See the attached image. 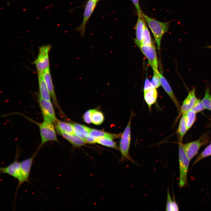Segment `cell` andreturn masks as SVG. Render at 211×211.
I'll return each mask as SVG.
<instances>
[{"mask_svg":"<svg viewBox=\"0 0 211 211\" xmlns=\"http://www.w3.org/2000/svg\"><path fill=\"white\" fill-rule=\"evenodd\" d=\"M38 102L44 119L55 123L57 119L51 101L46 100L39 96Z\"/></svg>","mask_w":211,"mask_h":211,"instance_id":"cell-7","label":"cell"},{"mask_svg":"<svg viewBox=\"0 0 211 211\" xmlns=\"http://www.w3.org/2000/svg\"><path fill=\"white\" fill-rule=\"evenodd\" d=\"M18 154L16 153L14 161L8 166L1 167V173L8 174L17 180L19 178L21 171L20 162L18 161Z\"/></svg>","mask_w":211,"mask_h":211,"instance_id":"cell-11","label":"cell"},{"mask_svg":"<svg viewBox=\"0 0 211 211\" xmlns=\"http://www.w3.org/2000/svg\"><path fill=\"white\" fill-rule=\"evenodd\" d=\"M187 130L185 114L184 113L182 114L178 126V132L179 137V140L182 141L183 137Z\"/></svg>","mask_w":211,"mask_h":211,"instance_id":"cell-24","label":"cell"},{"mask_svg":"<svg viewBox=\"0 0 211 211\" xmlns=\"http://www.w3.org/2000/svg\"><path fill=\"white\" fill-rule=\"evenodd\" d=\"M211 155V143L197 157L195 161V164L201 159Z\"/></svg>","mask_w":211,"mask_h":211,"instance_id":"cell-29","label":"cell"},{"mask_svg":"<svg viewBox=\"0 0 211 211\" xmlns=\"http://www.w3.org/2000/svg\"><path fill=\"white\" fill-rule=\"evenodd\" d=\"M202 101L205 108L211 111V95L208 87L206 88L204 96Z\"/></svg>","mask_w":211,"mask_h":211,"instance_id":"cell-27","label":"cell"},{"mask_svg":"<svg viewBox=\"0 0 211 211\" xmlns=\"http://www.w3.org/2000/svg\"><path fill=\"white\" fill-rule=\"evenodd\" d=\"M96 143L102 145L118 149V148L116 143L113 140V139L109 137H101L96 138Z\"/></svg>","mask_w":211,"mask_h":211,"instance_id":"cell-23","label":"cell"},{"mask_svg":"<svg viewBox=\"0 0 211 211\" xmlns=\"http://www.w3.org/2000/svg\"><path fill=\"white\" fill-rule=\"evenodd\" d=\"M142 17L150 28L156 41L158 50L164 35L168 30L169 22H161L149 17L143 13Z\"/></svg>","mask_w":211,"mask_h":211,"instance_id":"cell-1","label":"cell"},{"mask_svg":"<svg viewBox=\"0 0 211 211\" xmlns=\"http://www.w3.org/2000/svg\"><path fill=\"white\" fill-rule=\"evenodd\" d=\"M144 97L150 111L152 106L156 101L157 92L155 87L144 90Z\"/></svg>","mask_w":211,"mask_h":211,"instance_id":"cell-16","label":"cell"},{"mask_svg":"<svg viewBox=\"0 0 211 211\" xmlns=\"http://www.w3.org/2000/svg\"><path fill=\"white\" fill-rule=\"evenodd\" d=\"M145 22L142 17L138 16L136 25V38L135 42L139 47L142 45Z\"/></svg>","mask_w":211,"mask_h":211,"instance_id":"cell-15","label":"cell"},{"mask_svg":"<svg viewBox=\"0 0 211 211\" xmlns=\"http://www.w3.org/2000/svg\"><path fill=\"white\" fill-rule=\"evenodd\" d=\"M205 109V108L202 100L197 98L192 110L197 113L200 112Z\"/></svg>","mask_w":211,"mask_h":211,"instance_id":"cell-30","label":"cell"},{"mask_svg":"<svg viewBox=\"0 0 211 211\" xmlns=\"http://www.w3.org/2000/svg\"><path fill=\"white\" fill-rule=\"evenodd\" d=\"M55 128L58 133H64L75 135L72 124L57 120L55 123Z\"/></svg>","mask_w":211,"mask_h":211,"instance_id":"cell-18","label":"cell"},{"mask_svg":"<svg viewBox=\"0 0 211 211\" xmlns=\"http://www.w3.org/2000/svg\"><path fill=\"white\" fill-rule=\"evenodd\" d=\"M38 152L37 151L30 157L20 162L21 171L18 180V184L16 189V195L21 185L25 182H29V177L32 166Z\"/></svg>","mask_w":211,"mask_h":211,"instance_id":"cell-6","label":"cell"},{"mask_svg":"<svg viewBox=\"0 0 211 211\" xmlns=\"http://www.w3.org/2000/svg\"><path fill=\"white\" fill-rule=\"evenodd\" d=\"M99 0H89L86 5L84 13L82 23L77 28L81 35H84L86 24L95 9Z\"/></svg>","mask_w":211,"mask_h":211,"instance_id":"cell-10","label":"cell"},{"mask_svg":"<svg viewBox=\"0 0 211 211\" xmlns=\"http://www.w3.org/2000/svg\"><path fill=\"white\" fill-rule=\"evenodd\" d=\"M91 122L96 125H101L104 120L103 113L100 111L96 109L91 110Z\"/></svg>","mask_w":211,"mask_h":211,"instance_id":"cell-22","label":"cell"},{"mask_svg":"<svg viewBox=\"0 0 211 211\" xmlns=\"http://www.w3.org/2000/svg\"><path fill=\"white\" fill-rule=\"evenodd\" d=\"M178 156L179 168V186L182 188L187 182V173L190 160L186 156L183 146L182 141L179 140Z\"/></svg>","mask_w":211,"mask_h":211,"instance_id":"cell-4","label":"cell"},{"mask_svg":"<svg viewBox=\"0 0 211 211\" xmlns=\"http://www.w3.org/2000/svg\"><path fill=\"white\" fill-rule=\"evenodd\" d=\"M196 113L192 110H190L185 113V120L188 130L194 124L196 118Z\"/></svg>","mask_w":211,"mask_h":211,"instance_id":"cell-25","label":"cell"},{"mask_svg":"<svg viewBox=\"0 0 211 211\" xmlns=\"http://www.w3.org/2000/svg\"><path fill=\"white\" fill-rule=\"evenodd\" d=\"M72 124L75 135L84 141L86 137L89 135L90 128L78 123H74Z\"/></svg>","mask_w":211,"mask_h":211,"instance_id":"cell-20","label":"cell"},{"mask_svg":"<svg viewBox=\"0 0 211 211\" xmlns=\"http://www.w3.org/2000/svg\"><path fill=\"white\" fill-rule=\"evenodd\" d=\"M154 87H155L153 85L151 82H150L148 78H147L145 79L144 82V90Z\"/></svg>","mask_w":211,"mask_h":211,"instance_id":"cell-34","label":"cell"},{"mask_svg":"<svg viewBox=\"0 0 211 211\" xmlns=\"http://www.w3.org/2000/svg\"><path fill=\"white\" fill-rule=\"evenodd\" d=\"M208 138H201L186 144H183V148L188 158L191 160L198 153L200 148L208 142Z\"/></svg>","mask_w":211,"mask_h":211,"instance_id":"cell-8","label":"cell"},{"mask_svg":"<svg viewBox=\"0 0 211 211\" xmlns=\"http://www.w3.org/2000/svg\"><path fill=\"white\" fill-rule=\"evenodd\" d=\"M151 82L156 89L159 87L161 85L159 77L154 72Z\"/></svg>","mask_w":211,"mask_h":211,"instance_id":"cell-31","label":"cell"},{"mask_svg":"<svg viewBox=\"0 0 211 211\" xmlns=\"http://www.w3.org/2000/svg\"><path fill=\"white\" fill-rule=\"evenodd\" d=\"M210 126H211V119H210Z\"/></svg>","mask_w":211,"mask_h":211,"instance_id":"cell-37","label":"cell"},{"mask_svg":"<svg viewBox=\"0 0 211 211\" xmlns=\"http://www.w3.org/2000/svg\"><path fill=\"white\" fill-rule=\"evenodd\" d=\"M178 206L175 201L171 197L169 190H168L166 210L167 211H178Z\"/></svg>","mask_w":211,"mask_h":211,"instance_id":"cell-26","label":"cell"},{"mask_svg":"<svg viewBox=\"0 0 211 211\" xmlns=\"http://www.w3.org/2000/svg\"><path fill=\"white\" fill-rule=\"evenodd\" d=\"M151 35L149 30L145 23L143 38L142 45L151 46L153 45Z\"/></svg>","mask_w":211,"mask_h":211,"instance_id":"cell-28","label":"cell"},{"mask_svg":"<svg viewBox=\"0 0 211 211\" xmlns=\"http://www.w3.org/2000/svg\"><path fill=\"white\" fill-rule=\"evenodd\" d=\"M153 72L155 73L159 77L161 85L173 101L178 112L180 111L181 106L179 103L167 80L158 70L156 72Z\"/></svg>","mask_w":211,"mask_h":211,"instance_id":"cell-12","label":"cell"},{"mask_svg":"<svg viewBox=\"0 0 211 211\" xmlns=\"http://www.w3.org/2000/svg\"><path fill=\"white\" fill-rule=\"evenodd\" d=\"M51 48L49 44L39 47L37 56L33 63L35 65L38 72H43L49 67V53Z\"/></svg>","mask_w":211,"mask_h":211,"instance_id":"cell-5","label":"cell"},{"mask_svg":"<svg viewBox=\"0 0 211 211\" xmlns=\"http://www.w3.org/2000/svg\"><path fill=\"white\" fill-rule=\"evenodd\" d=\"M83 118L85 122L88 124L91 122V110H87L84 113L83 116Z\"/></svg>","mask_w":211,"mask_h":211,"instance_id":"cell-33","label":"cell"},{"mask_svg":"<svg viewBox=\"0 0 211 211\" xmlns=\"http://www.w3.org/2000/svg\"><path fill=\"white\" fill-rule=\"evenodd\" d=\"M134 5L138 16L142 17L143 12L140 8L139 0H131Z\"/></svg>","mask_w":211,"mask_h":211,"instance_id":"cell-32","label":"cell"},{"mask_svg":"<svg viewBox=\"0 0 211 211\" xmlns=\"http://www.w3.org/2000/svg\"><path fill=\"white\" fill-rule=\"evenodd\" d=\"M143 54L148 59V62L153 71L158 70V65L156 52L154 46L142 45L139 47Z\"/></svg>","mask_w":211,"mask_h":211,"instance_id":"cell-9","label":"cell"},{"mask_svg":"<svg viewBox=\"0 0 211 211\" xmlns=\"http://www.w3.org/2000/svg\"><path fill=\"white\" fill-rule=\"evenodd\" d=\"M133 115L132 113L128 122L120 136L119 147L121 154L120 161L127 160L133 161L129 153L131 140V122Z\"/></svg>","mask_w":211,"mask_h":211,"instance_id":"cell-2","label":"cell"},{"mask_svg":"<svg viewBox=\"0 0 211 211\" xmlns=\"http://www.w3.org/2000/svg\"><path fill=\"white\" fill-rule=\"evenodd\" d=\"M40 96L43 98L51 101V96L44 80L42 72H38Z\"/></svg>","mask_w":211,"mask_h":211,"instance_id":"cell-17","label":"cell"},{"mask_svg":"<svg viewBox=\"0 0 211 211\" xmlns=\"http://www.w3.org/2000/svg\"><path fill=\"white\" fill-rule=\"evenodd\" d=\"M53 123L44 119L42 122L38 123L41 142L38 151L47 142L55 141L58 142Z\"/></svg>","mask_w":211,"mask_h":211,"instance_id":"cell-3","label":"cell"},{"mask_svg":"<svg viewBox=\"0 0 211 211\" xmlns=\"http://www.w3.org/2000/svg\"><path fill=\"white\" fill-rule=\"evenodd\" d=\"M84 141L86 143L90 144H94L96 143V138L89 135L86 137Z\"/></svg>","mask_w":211,"mask_h":211,"instance_id":"cell-35","label":"cell"},{"mask_svg":"<svg viewBox=\"0 0 211 211\" xmlns=\"http://www.w3.org/2000/svg\"><path fill=\"white\" fill-rule=\"evenodd\" d=\"M60 134L75 147H79L84 145L86 142L82 138L75 135H72L64 133H60Z\"/></svg>","mask_w":211,"mask_h":211,"instance_id":"cell-19","label":"cell"},{"mask_svg":"<svg viewBox=\"0 0 211 211\" xmlns=\"http://www.w3.org/2000/svg\"><path fill=\"white\" fill-rule=\"evenodd\" d=\"M43 75L51 98L55 106L59 110L60 108L58 103L53 85L50 68L45 69L42 72Z\"/></svg>","mask_w":211,"mask_h":211,"instance_id":"cell-13","label":"cell"},{"mask_svg":"<svg viewBox=\"0 0 211 211\" xmlns=\"http://www.w3.org/2000/svg\"><path fill=\"white\" fill-rule=\"evenodd\" d=\"M195 95V89H193L188 93L181 106L180 114L185 113L191 110L197 99Z\"/></svg>","mask_w":211,"mask_h":211,"instance_id":"cell-14","label":"cell"},{"mask_svg":"<svg viewBox=\"0 0 211 211\" xmlns=\"http://www.w3.org/2000/svg\"><path fill=\"white\" fill-rule=\"evenodd\" d=\"M96 138L101 137H109L112 139L118 138L121 136L120 134H112L99 130L90 128L89 135Z\"/></svg>","mask_w":211,"mask_h":211,"instance_id":"cell-21","label":"cell"},{"mask_svg":"<svg viewBox=\"0 0 211 211\" xmlns=\"http://www.w3.org/2000/svg\"><path fill=\"white\" fill-rule=\"evenodd\" d=\"M206 48H211V45H208L207 46Z\"/></svg>","mask_w":211,"mask_h":211,"instance_id":"cell-36","label":"cell"}]
</instances>
